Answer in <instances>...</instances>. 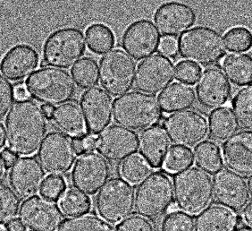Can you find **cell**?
Wrapping results in <instances>:
<instances>
[{
	"label": "cell",
	"instance_id": "obj_1",
	"mask_svg": "<svg viewBox=\"0 0 252 231\" xmlns=\"http://www.w3.org/2000/svg\"><path fill=\"white\" fill-rule=\"evenodd\" d=\"M48 130L47 117L41 107L32 100L16 101L5 119L8 149L21 157L39 151Z\"/></svg>",
	"mask_w": 252,
	"mask_h": 231
},
{
	"label": "cell",
	"instance_id": "obj_2",
	"mask_svg": "<svg viewBox=\"0 0 252 231\" xmlns=\"http://www.w3.org/2000/svg\"><path fill=\"white\" fill-rule=\"evenodd\" d=\"M113 117L117 125L127 129L146 130L158 125L162 111L153 95L130 92L114 101Z\"/></svg>",
	"mask_w": 252,
	"mask_h": 231
},
{
	"label": "cell",
	"instance_id": "obj_3",
	"mask_svg": "<svg viewBox=\"0 0 252 231\" xmlns=\"http://www.w3.org/2000/svg\"><path fill=\"white\" fill-rule=\"evenodd\" d=\"M175 205L190 216L209 207L214 197L213 182L209 174L191 167L174 178Z\"/></svg>",
	"mask_w": 252,
	"mask_h": 231
},
{
	"label": "cell",
	"instance_id": "obj_4",
	"mask_svg": "<svg viewBox=\"0 0 252 231\" xmlns=\"http://www.w3.org/2000/svg\"><path fill=\"white\" fill-rule=\"evenodd\" d=\"M177 42L180 57L199 67L213 66L225 55L222 35L207 26H197L187 31Z\"/></svg>",
	"mask_w": 252,
	"mask_h": 231
},
{
	"label": "cell",
	"instance_id": "obj_5",
	"mask_svg": "<svg viewBox=\"0 0 252 231\" xmlns=\"http://www.w3.org/2000/svg\"><path fill=\"white\" fill-rule=\"evenodd\" d=\"M25 84L29 96L42 105L61 106L75 93V83L71 75L59 68H40L26 80Z\"/></svg>",
	"mask_w": 252,
	"mask_h": 231
},
{
	"label": "cell",
	"instance_id": "obj_6",
	"mask_svg": "<svg viewBox=\"0 0 252 231\" xmlns=\"http://www.w3.org/2000/svg\"><path fill=\"white\" fill-rule=\"evenodd\" d=\"M175 192L171 178L165 173L155 172L140 184L135 192V209L140 216L157 220L170 211Z\"/></svg>",
	"mask_w": 252,
	"mask_h": 231
},
{
	"label": "cell",
	"instance_id": "obj_7",
	"mask_svg": "<svg viewBox=\"0 0 252 231\" xmlns=\"http://www.w3.org/2000/svg\"><path fill=\"white\" fill-rule=\"evenodd\" d=\"M86 51L84 34L81 30L66 27L50 34L43 45V60L47 66L67 69L81 60Z\"/></svg>",
	"mask_w": 252,
	"mask_h": 231
},
{
	"label": "cell",
	"instance_id": "obj_8",
	"mask_svg": "<svg viewBox=\"0 0 252 231\" xmlns=\"http://www.w3.org/2000/svg\"><path fill=\"white\" fill-rule=\"evenodd\" d=\"M134 208V189L124 178L110 179L96 198L97 214L110 224H120L129 218Z\"/></svg>",
	"mask_w": 252,
	"mask_h": 231
},
{
	"label": "cell",
	"instance_id": "obj_9",
	"mask_svg": "<svg viewBox=\"0 0 252 231\" xmlns=\"http://www.w3.org/2000/svg\"><path fill=\"white\" fill-rule=\"evenodd\" d=\"M98 70L100 85L112 96L126 94L135 82V61L121 48L105 54L99 61Z\"/></svg>",
	"mask_w": 252,
	"mask_h": 231
},
{
	"label": "cell",
	"instance_id": "obj_10",
	"mask_svg": "<svg viewBox=\"0 0 252 231\" xmlns=\"http://www.w3.org/2000/svg\"><path fill=\"white\" fill-rule=\"evenodd\" d=\"M74 142L61 132H50L45 137L38 154L44 171L53 176H62L73 168L76 159Z\"/></svg>",
	"mask_w": 252,
	"mask_h": 231
},
{
	"label": "cell",
	"instance_id": "obj_11",
	"mask_svg": "<svg viewBox=\"0 0 252 231\" xmlns=\"http://www.w3.org/2000/svg\"><path fill=\"white\" fill-rule=\"evenodd\" d=\"M165 130L175 146L192 147L201 143L209 134V123L201 113L185 111L168 116Z\"/></svg>",
	"mask_w": 252,
	"mask_h": 231
},
{
	"label": "cell",
	"instance_id": "obj_12",
	"mask_svg": "<svg viewBox=\"0 0 252 231\" xmlns=\"http://www.w3.org/2000/svg\"><path fill=\"white\" fill-rule=\"evenodd\" d=\"M175 77L173 60L163 54H155L139 65L134 82L140 92L157 95L165 91L174 82Z\"/></svg>",
	"mask_w": 252,
	"mask_h": 231
},
{
	"label": "cell",
	"instance_id": "obj_13",
	"mask_svg": "<svg viewBox=\"0 0 252 231\" xmlns=\"http://www.w3.org/2000/svg\"><path fill=\"white\" fill-rule=\"evenodd\" d=\"M111 169L106 159L97 153L81 155L73 166L71 182L74 188L87 195H93L108 182Z\"/></svg>",
	"mask_w": 252,
	"mask_h": 231
},
{
	"label": "cell",
	"instance_id": "obj_14",
	"mask_svg": "<svg viewBox=\"0 0 252 231\" xmlns=\"http://www.w3.org/2000/svg\"><path fill=\"white\" fill-rule=\"evenodd\" d=\"M139 146L140 139L136 132L120 125L108 126L96 139L97 154L114 164L135 155Z\"/></svg>",
	"mask_w": 252,
	"mask_h": 231
},
{
	"label": "cell",
	"instance_id": "obj_15",
	"mask_svg": "<svg viewBox=\"0 0 252 231\" xmlns=\"http://www.w3.org/2000/svg\"><path fill=\"white\" fill-rule=\"evenodd\" d=\"M62 218L58 203L42 195L28 198L20 206V222L30 231H57Z\"/></svg>",
	"mask_w": 252,
	"mask_h": 231
},
{
	"label": "cell",
	"instance_id": "obj_16",
	"mask_svg": "<svg viewBox=\"0 0 252 231\" xmlns=\"http://www.w3.org/2000/svg\"><path fill=\"white\" fill-rule=\"evenodd\" d=\"M160 43V33L150 20H139L132 23L122 38L124 50L138 61L153 56L158 50Z\"/></svg>",
	"mask_w": 252,
	"mask_h": 231
},
{
	"label": "cell",
	"instance_id": "obj_17",
	"mask_svg": "<svg viewBox=\"0 0 252 231\" xmlns=\"http://www.w3.org/2000/svg\"><path fill=\"white\" fill-rule=\"evenodd\" d=\"M214 198L220 206L240 212L250 201V192L245 179L229 169H223L213 178Z\"/></svg>",
	"mask_w": 252,
	"mask_h": 231
},
{
	"label": "cell",
	"instance_id": "obj_18",
	"mask_svg": "<svg viewBox=\"0 0 252 231\" xmlns=\"http://www.w3.org/2000/svg\"><path fill=\"white\" fill-rule=\"evenodd\" d=\"M196 96L203 108L216 111L223 108L230 101L232 86L220 68H209L199 77Z\"/></svg>",
	"mask_w": 252,
	"mask_h": 231
},
{
	"label": "cell",
	"instance_id": "obj_19",
	"mask_svg": "<svg viewBox=\"0 0 252 231\" xmlns=\"http://www.w3.org/2000/svg\"><path fill=\"white\" fill-rule=\"evenodd\" d=\"M80 103L88 130L93 135H100L111 123L114 104L111 96L101 87H93L83 92Z\"/></svg>",
	"mask_w": 252,
	"mask_h": 231
},
{
	"label": "cell",
	"instance_id": "obj_20",
	"mask_svg": "<svg viewBox=\"0 0 252 231\" xmlns=\"http://www.w3.org/2000/svg\"><path fill=\"white\" fill-rule=\"evenodd\" d=\"M197 15L192 7L178 2L160 5L154 15V22L160 34L165 38L183 35L191 28Z\"/></svg>",
	"mask_w": 252,
	"mask_h": 231
},
{
	"label": "cell",
	"instance_id": "obj_21",
	"mask_svg": "<svg viewBox=\"0 0 252 231\" xmlns=\"http://www.w3.org/2000/svg\"><path fill=\"white\" fill-rule=\"evenodd\" d=\"M44 180L43 168L33 157H21L10 170V186L21 198L35 196L42 188Z\"/></svg>",
	"mask_w": 252,
	"mask_h": 231
},
{
	"label": "cell",
	"instance_id": "obj_22",
	"mask_svg": "<svg viewBox=\"0 0 252 231\" xmlns=\"http://www.w3.org/2000/svg\"><path fill=\"white\" fill-rule=\"evenodd\" d=\"M39 64V53L27 44H19L10 48L0 62V71L12 82L28 79Z\"/></svg>",
	"mask_w": 252,
	"mask_h": 231
},
{
	"label": "cell",
	"instance_id": "obj_23",
	"mask_svg": "<svg viewBox=\"0 0 252 231\" xmlns=\"http://www.w3.org/2000/svg\"><path fill=\"white\" fill-rule=\"evenodd\" d=\"M223 159L229 170L244 177L252 176V133L238 132L223 145Z\"/></svg>",
	"mask_w": 252,
	"mask_h": 231
},
{
	"label": "cell",
	"instance_id": "obj_24",
	"mask_svg": "<svg viewBox=\"0 0 252 231\" xmlns=\"http://www.w3.org/2000/svg\"><path fill=\"white\" fill-rule=\"evenodd\" d=\"M170 146L169 137L161 125L146 129L141 134L140 153L152 169L163 167Z\"/></svg>",
	"mask_w": 252,
	"mask_h": 231
},
{
	"label": "cell",
	"instance_id": "obj_25",
	"mask_svg": "<svg viewBox=\"0 0 252 231\" xmlns=\"http://www.w3.org/2000/svg\"><path fill=\"white\" fill-rule=\"evenodd\" d=\"M52 121L63 135L81 138L88 135V126L83 111L76 102H69L54 110Z\"/></svg>",
	"mask_w": 252,
	"mask_h": 231
},
{
	"label": "cell",
	"instance_id": "obj_26",
	"mask_svg": "<svg viewBox=\"0 0 252 231\" xmlns=\"http://www.w3.org/2000/svg\"><path fill=\"white\" fill-rule=\"evenodd\" d=\"M237 215L220 205H213L200 212L194 222V231H234Z\"/></svg>",
	"mask_w": 252,
	"mask_h": 231
},
{
	"label": "cell",
	"instance_id": "obj_27",
	"mask_svg": "<svg viewBox=\"0 0 252 231\" xmlns=\"http://www.w3.org/2000/svg\"><path fill=\"white\" fill-rule=\"evenodd\" d=\"M196 99V92L192 87L175 82L160 93L158 104L165 114H174L190 109L195 104Z\"/></svg>",
	"mask_w": 252,
	"mask_h": 231
},
{
	"label": "cell",
	"instance_id": "obj_28",
	"mask_svg": "<svg viewBox=\"0 0 252 231\" xmlns=\"http://www.w3.org/2000/svg\"><path fill=\"white\" fill-rule=\"evenodd\" d=\"M222 69L228 80L237 87L252 85V57L248 54L231 53L223 58Z\"/></svg>",
	"mask_w": 252,
	"mask_h": 231
},
{
	"label": "cell",
	"instance_id": "obj_29",
	"mask_svg": "<svg viewBox=\"0 0 252 231\" xmlns=\"http://www.w3.org/2000/svg\"><path fill=\"white\" fill-rule=\"evenodd\" d=\"M239 123L233 111L227 107L214 111L209 116V132L217 142H225L239 130Z\"/></svg>",
	"mask_w": 252,
	"mask_h": 231
},
{
	"label": "cell",
	"instance_id": "obj_30",
	"mask_svg": "<svg viewBox=\"0 0 252 231\" xmlns=\"http://www.w3.org/2000/svg\"><path fill=\"white\" fill-rule=\"evenodd\" d=\"M194 160L206 173L216 175L223 170V159L221 148L212 141H204L196 146Z\"/></svg>",
	"mask_w": 252,
	"mask_h": 231
},
{
	"label": "cell",
	"instance_id": "obj_31",
	"mask_svg": "<svg viewBox=\"0 0 252 231\" xmlns=\"http://www.w3.org/2000/svg\"><path fill=\"white\" fill-rule=\"evenodd\" d=\"M59 206L64 216H82L91 211L92 200L76 188H68L59 198Z\"/></svg>",
	"mask_w": 252,
	"mask_h": 231
},
{
	"label": "cell",
	"instance_id": "obj_32",
	"mask_svg": "<svg viewBox=\"0 0 252 231\" xmlns=\"http://www.w3.org/2000/svg\"><path fill=\"white\" fill-rule=\"evenodd\" d=\"M88 48L94 54L105 55L114 48L116 38L112 30L103 24H93L86 30Z\"/></svg>",
	"mask_w": 252,
	"mask_h": 231
},
{
	"label": "cell",
	"instance_id": "obj_33",
	"mask_svg": "<svg viewBox=\"0 0 252 231\" xmlns=\"http://www.w3.org/2000/svg\"><path fill=\"white\" fill-rule=\"evenodd\" d=\"M57 231H117L110 223L94 214L72 217L64 220Z\"/></svg>",
	"mask_w": 252,
	"mask_h": 231
},
{
	"label": "cell",
	"instance_id": "obj_34",
	"mask_svg": "<svg viewBox=\"0 0 252 231\" xmlns=\"http://www.w3.org/2000/svg\"><path fill=\"white\" fill-rule=\"evenodd\" d=\"M74 83L80 89H92L99 81V70L95 59L83 58L79 60L71 70Z\"/></svg>",
	"mask_w": 252,
	"mask_h": 231
},
{
	"label": "cell",
	"instance_id": "obj_35",
	"mask_svg": "<svg viewBox=\"0 0 252 231\" xmlns=\"http://www.w3.org/2000/svg\"><path fill=\"white\" fill-rule=\"evenodd\" d=\"M232 108L239 125L252 133V85L244 87L236 92Z\"/></svg>",
	"mask_w": 252,
	"mask_h": 231
},
{
	"label": "cell",
	"instance_id": "obj_36",
	"mask_svg": "<svg viewBox=\"0 0 252 231\" xmlns=\"http://www.w3.org/2000/svg\"><path fill=\"white\" fill-rule=\"evenodd\" d=\"M120 173L128 183L140 185L152 174V168L141 155L135 154L123 162Z\"/></svg>",
	"mask_w": 252,
	"mask_h": 231
},
{
	"label": "cell",
	"instance_id": "obj_37",
	"mask_svg": "<svg viewBox=\"0 0 252 231\" xmlns=\"http://www.w3.org/2000/svg\"><path fill=\"white\" fill-rule=\"evenodd\" d=\"M194 163V154L187 147L173 146L170 148L164 162V169L168 173H180L191 168Z\"/></svg>",
	"mask_w": 252,
	"mask_h": 231
},
{
	"label": "cell",
	"instance_id": "obj_38",
	"mask_svg": "<svg viewBox=\"0 0 252 231\" xmlns=\"http://www.w3.org/2000/svg\"><path fill=\"white\" fill-rule=\"evenodd\" d=\"M223 41L230 52H247L252 48V32L243 26L233 27L224 34Z\"/></svg>",
	"mask_w": 252,
	"mask_h": 231
},
{
	"label": "cell",
	"instance_id": "obj_39",
	"mask_svg": "<svg viewBox=\"0 0 252 231\" xmlns=\"http://www.w3.org/2000/svg\"><path fill=\"white\" fill-rule=\"evenodd\" d=\"M19 209V196L8 186L0 183V225L15 220Z\"/></svg>",
	"mask_w": 252,
	"mask_h": 231
},
{
	"label": "cell",
	"instance_id": "obj_40",
	"mask_svg": "<svg viewBox=\"0 0 252 231\" xmlns=\"http://www.w3.org/2000/svg\"><path fill=\"white\" fill-rule=\"evenodd\" d=\"M161 231H194L193 218L177 210L170 212L162 222Z\"/></svg>",
	"mask_w": 252,
	"mask_h": 231
},
{
	"label": "cell",
	"instance_id": "obj_41",
	"mask_svg": "<svg viewBox=\"0 0 252 231\" xmlns=\"http://www.w3.org/2000/svg\"><path fill=\"white\" fill-rule=\"evenodd\" d=\"M66 190V181L62 176L50 175L45 178L42 188L40 189L41 195L51 201H58Z\"/></svg>",
	"mask_w": 252,
	"mask_h": 231
},
{
	"label": "cell",
	"instance_id": "obj_42",
	"mask_svg": "<svg viewBox=\"0 0 252 231\" xmlns=\"http://www.w3.org/2000/svg\"><path fill=\"white\" fill-rule=\"evenodd\" d=\"M201 74L202 71L200 67L185 60L177 63L175 67L176 79L182 83L188 85H193L198 82Z\"/></svg>",
	"mask_w": 252,
	"mask_h": 231
},
{
	"label": "cell",
	"instance_id": "obj_43",
	"mask_svg": "<svg viewBox=\"0 0 252 231\" xmlns=\"http://www.w3.org/2000/svg\"><path fill=\"white\" fill-rule=\"evenodd\" d=\"M15 100L14 86L0 75V120L5 117Z\"/></svg>",
	"mask_w": 252,
	"mask_h": 231
},
{
	"label": "cell",
	"instance_id": "obj_44",
	"mask_svg": "<svg viewBox=\"0 0 252 231\" xmlns=\"http://www.w3.org/2000/svg\"><path fill=\"white\" fill-rule=\"evenodd\" d=\"M117 231H156V230L150 220L140 215H133L118 224Z\"/></svg>",
	"mask_w": 252,
	"mask_h": 231
},
{
	"label": "cell",
	"instance_id": "obj_45",
	"mask_svg": "<svg viewBox=\"0 0 252 231\" xmlns=\"http://www.w3.org/2000/svg\"><path fill=\"white\" fill-rule=\"evenodd\" d=\"M96 137L93 135H86L81 138L74 140V147L77 155L92 153L96 149Z\"/></svg>",
	"mask_w": 252,
	"mask_h": 231
},
{
	"label": "cell",
	"instance_id": "obj_46",
	"mask_svg": "<svg viewBox=\"0 0 252 231\" xmlns=\"http://www.w3.org/2000/svg\"><path fill=\"white\" fill-rule=\"evenodd\" d=\"M178 42L175 38H165L161 40L159 49L166 57H175L177 51Z\"/></svg>",
	"mask_w": 252,
	"mask_h": 231
},
{
	"label": "cell",
	"instance_id": "obj_47",
	"mask_svg": "<svg viewBox=\"0 0 252 231\" xmlns=\"http://www.w3.org/2000/svg\"><path fill=\"white\" fill-rule=\"evenodd\" d=\"M0 159L5 165V169H10L14 166L15 161L17 160V156L13 154L8 148H5L2 150L0 154Z\"/></svg>",
	"mask_w": 252,
	"mask_h": 231
},
{
	"label": "cell",
	"instance_id": "obj_48",
	"mask_svg": "<svg viewBox=\"0 0 252 231\" xmlns=\"http://www.w3.org/2000/svg\"><path fill=\"white\" fill-rule=\"evenodd\" d=\"M14 93H15V99L17 101H25L29 99V93L27 92V89L25 84H17L14 87Z\"/></svg>",
	"mask_w": 252,
	"mask_h": 231
},
{
	"label": "cell",
	"instance_id": "obj_49",
	"mask_svg": "<svg viewBox=\"0 0 252 231\" xmlns=\"http://www.w3.org/2000/svg\"><path fill=\"white\" fill-rule=\"evenodd\" d=\"M243 220L245 225L252 231V202L248 203L243 209Z\"/></svg>",
	"mask_w": 252,
	"mask_h": 231
},
{
	"label": "cell",
	"instance_id": "obj_50",
	"mask_svg": "<svg viewBox=\"0 0 252 231\" xmlns=\"http://www.w3.org/2000/svg\"><path fill=\"white\" fill-rule=\"evenodd\" d=\"M6 230L7 231H25V228L23 223L20 222V220H14L6 224Z\"/></svg>",
	"mask_w": 252,
	"mask_h": 231
},
{
	"label": "cell",
	"instance_id": "obj_51",
	"mask_svg": "<svg viewBox=\"0 0 252 231\" xmlns=\"http://www.w3.org/2000/svg\"><path fill=\"white\" fill-rule=\"evenodd\" d=\"M5 139H6V134H5V127L0 123V151L5 147Z\"/></svg>",
	"mask_w": 252,
	"mask_h": 231
},
{
	"label": "cell",
	"instance_id": "obj_52",
	"mask_svg": "<svg viewBox=\"0 0 252 231\" xmlns=\"http://www.w3.org/2000/svg\"><path fill=\"white\" fill-rule=\"evenodd\" d=\"M41 109H42L44 115L47 117V119H51L52 115H53L54 110H55L53 107L49 106V105H42Z\"/></svg>",
	"mask_w": 252,
	"mask_h": 231
},
{
	"label": "cell",
	"instance_id": "obj_53",
	"mask_svg": "<svg viewBox=\"0 0 252 231\" xmlns=\"http://www.w3.org/2000/svg\"><path fill=\"white\" fill-rule=\"evenodd\" d=\"M5 173H6V169L3 161L0 159V182L5 178Z\"/></svg>",
	"mask_w": 252,
	"mask_h": 231
},
{
	"label": "cell",
	"instance_id": "obj_54",
	"mask_svg": "<svg viewBox=\"0 0 252 231\" xmlns=\"http://www.w3.org/2000/svg\"><path fill=\"white\" fill-rule=\"evenodd\" d=\"M248 189H249V192H250V195L252 197V176L250 177L249 180H248Z\"/></svg>",
	"mask_w": 252,
	"mask_h": 231
},
{
	"label": "cell",
	"instance_id": "obj_55",
	"mask_svg": "<svg viewBox=\"0 0 252 231\" xmlns=\"http://www.w3.org/2000/svg\"><path fill=\"white\" fill-rule=\"evenodd\" d=\"M0 231H7V230H6V228H5V227L0 225Z\"/></svg>",
	"mask_w": 252,
	"mask_h": 231
},
{
	"label": "cell",
	"instance_id": "obj_56",
	"mask_svg": "<svg viewBox=\"0 0 252 231\" xmlns=\"http://www.w3.org/2000/svg\"><path fill=\"white\" fill-rule=\"evenodd\" d=\"M250 231V230H245V229H243V230H240V231Z\"/></svg>",
	"mask_w": 252,
	"mask_h": 231
}]
</instances>
